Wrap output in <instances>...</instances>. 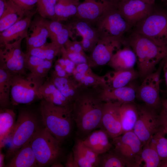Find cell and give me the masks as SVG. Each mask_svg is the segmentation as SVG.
Listing matches in <instances>:
<instances>
[{
	"label": "cell",
	"instance_id": "obj_1",
	"mask_svg": "<svg viewBox=\"0 0 167 167\" xmlns=\"http://www.w3.org/2000/svg\"><path fill=\"white\" fill-rule=\"evenodd\" d=\"M101 89L99 86L80 88L72 104V118L78 134L83 139L99 128L105 103L101 96Z\"/></svg>",
	"mask_w": 167,
	"mask_h": 167
},
{
	"label": "cell",
	"instance_id": "obj_2",
	"mask_svg": "<svg viewBox=\"0 0 167 167\" xmlns=\"http://www.w3.org/2000/svg\"><path fill=\"white\" fill-rule=\"evenodd\" d=\"M125 40L135 54L139 77L143 79L154 72L157 64L167 56V45H158L134 31Z\"/></svg>",
	"mask_w": 167,
	"mask_h": 167
},
{
	"label": "cell",
	"instance_id": "obj_3",
	"mask_svg": "<svg viewBox=\"0 0 167 167\" xmlns=\"http://www.w3.org/2000/svg\"><path fill=\"white\" fill-rule=\"evenodd\" d=\"M71 105L58 106L42 99L40 115L44 126L61 143L71 131L72 121Z\"/></svg>",
	"mask_w": 167,
	"mask_h": 167
},
{
	"label": "cell",
	"instance_id": "obj_4",
	"mask_svg": "<svg viewBox=\"0 0 167 167\" xmlns=\"http://www.w3.org/2000/svg\"><path fill=\"white\" fill-rule=\"evenodd\" d=\"M44 126L41 116L28 109L20 110L10 137L11 143L5 158L10 160L22 147L30 142L36 133Z\"/></svg>",
	"mask_w": 167,
	"mask_h": 167
},
{
	"label": "cell",
	"instance_id": "obj_5",
	"mask_svg": "<svg viewBox=\"0 0 167 167\" xmlns=\"http://www.w3.org/2000/svg\"><path fill=\"white\" fill-rule=\"evenodd\" d=\"M30 143L38 167L51 165L57 161L61 153V143L45 126L36 133Z\"/></svg>",
	"mask_w": 167,
	"mask_h": 167
},
{
	"label": "cell",
	"instance_id": "obj_6",
	"mask_svg": "<svg viewBox=\"0 0 167 167\" xmlns=\"http://www.w3.org/2000/svg\"><path fill=\"white\" fill-rule=\"evenodd\" d=\"M44 81V78L31 73L27 75H13L10 93L11 105L29 104L36 100H42L39 90Z\"/></svg>",
	"mask_w": 167,
	"mask_h": 167
},
{
	"label": "cell",
	"instance_id": "obj_7",
	"mask_svg": "<svg viewBox=\"0 0 167 167\" xmlns=\"http://www.w3.org/2000/svg\"><path fill=\"white\" fill-rule=\"evenodd\" d=\"M134 32L161 46L167 45V11L156 8L135 26Z\"/></svg>",
	"mask_w": 167,
	"mask_h": 167
},
{
	"label": "cell",
	"instance_id": "obj_8",
	"mask_svg": "<svg viewBox=\"0 0 167 167\" xmlns=\"http://www.w3.org/2000/svg\"><path fill=\"white\" fill-rule=\"evenodd\" d=\"M112 139L113 152L123 160L126 167L140 166L143 144L133 131L123 133Z\"/></svg>",
	"mask_w": 167,
	"mask_h": 167
},
{
	"label": "cell",
	"instance_id": "obj_9",
	"mask_svg": "<svg viewBox=\"0 0 167 167\" xmlns=\"http://www.w3.org/2000/svg\"><path fill=\"white\" fill-rule=\"evenodd\" d=\"M117 2L106 11L95 22L100 38L108 37L123 38L131 27L120 13Z\"/></svg>",
	"mask_w": 167,
	"mask_h": 167
},
{
	"label": "cell",
	"instance_id": "obj_10",
	"mask_svg": "<svg viewBox=\"0 0 167 167\" xmlns=\"http://www.w3.org/2000/svg\"><path fill=\"white\" fill-rule=\"evenodd\" d=\"M23 39L6 44L0 49V66L7 70L13 75H26V54L21 47Z\"/></svg>",
	"mask_w": 167,
	"mask_h": 167
},
{
	"label": "cell",
	"instance_id": "obj_11",
	"mask_svg": "<svg viewBox=\"0 0 167 167\" xmlns=\"http://www.w3.org/2000/svg\"><path fill=\"white\" fill-rule=\"evenodd\" d=\"M138 107V117L133 131L144 144L161 126L156 110L146 105Z\"/></svg>",
	"mask_w": 167,
	"mask_h": 167
},
{
	"label": "cell",
	"instance_id": "obj_12",
	"mask_svg": "<svg viewBox=\"0 0 167 167\" xmlns=\"http://www.w3.org/2000/svg\"><path fill=\"white\" fill-rule=\"evenodd\" d=\"M163 65L162 60L157 69L147 76L137 88L136 98L143 101L146 105L156 110L161 105L160 85Z\"/></svg>",
	"mask_w": 167,
	"mask_h": 167
},
{
	"label": "cell",
	"instance_id": "obj_13",
	"mask_svg": "<svg viewBox=\"0 0 167 167\" xmlns=\"http://www.w3.org/2000/svg\"><path fill=\"white\" fill-rule=\"evenodd\" d=\"M125 39L115 37L100 38L88 57L90 66L108 64L114 54L126 44Z\"/></svg>",
	"mask_w": 167,
	"mask_h": 167
},
{
	"label": "cell",
	"instance_id": "obj_14",
	"mask_svg": "<svg viewBox=\"0 0 167 167\" xmlns=\"http://www.w3.org/2000/svg\"><path fill=\"white\" fill-rule=\"evenodd\" d=\"M117 7L120 13L132 27L151 13L154 5L140 0H123L117 2Z\"/></svg>",
	"mask_w": 167,
	"mask_h": 167
},
{
	"label": "cell",
	"instance_id": "obj_15",
	"mask_svg": "<svg viewBox=\"0 0 167 167\" xmlns=\"http://www.w3.org/2000/svg\"><path fill=\"white\" fill-rule=\"evenodd\" d=\"M118 101L105 102L99 128L104 130L112 139L122 134L120 107Z\"/></svg>",
	"mask_w": 167,
	"mask_h": 167
},
{
	"label": "cell",
	"instance_id": "obj_16",
	"mask_svg": "<svg viewBox=\"0 0 167 167\" xmlns=\"http://www.w3.org/2000/svg\"><path fill=\"white\" fill-rule=\"evenodd\" d=\"M116 2L109 0H84L79 4L74 18L93 25L99 17Z\"/></svg>",
	"mask_w": 167,
	"mask_h": 167
},
{
	"label": "cell",
	"instance_id": "obj_17",
	"mask_svg": "<svg viewBox=\"0 0 167 167\" xmlns=\"http://www.w3.org/2000/svg\"><path fill=\"white\" fill-rule=\"evenodd\" d=\"M74 19L68 25L71 29L76 30L82 37L80 42L84 51L91 52L100 39L98 32L96 28L90 23Z\"/></svg>",
	"mask_w": 167,
	"mask_h": 167
},
{
	"label": "cell",
	"instance_id": "obj_18",
	"mask_svg": "<svg viewBox=\"0 0 167 167\" xmlns=\"http://www.w3.org/2000/svg\"><path fill=\"white\" fill-rule=\"evenodd\" d=\"M34 13L30 12L25 17L1 32L0 47L20 39L26 38L28 36L32 17Z\"/></svg>",
	"mask_w": 167,
	"mask_h": 167
},
{
	"label": "cell",
	"instance_id": "obj_19",
	"mask_svg": "<svg viewBox=\"0 0 167 167\" xmlns=\"http://www.w3.org/2000/svg\"><path fill=\"white\" fill-rule=\"evenodd\" d=\"M80 88L105 86L104 75L100 76L94 73L88 63L76 65L71 76Z\"/></svg>",
	"mask_w": 167,
	"mask_h": 167
},
{
	"label": "cell",
	"instance_id": "obj_20",
	"mask_svg": "<svg viewBox=\"0 0 167 167\" xmlns=\"http://www.w3.org/2000/svg\"><path fill=\"white\" fill-rule=\"evenodd\" d=\"M130 83L122 87L109 89L101 88V95L104 102L118 101L122 103L134 102L137 88Z\"/></svg>",
	"mask_w": 167,
	"mask_h": 167
},
{
	"label": "cell",
	"instance_id": "obj_21",
	"mask_svg": "<svg viewBox=\"0 0 167 167\" xmlns=\"http://www.w3.org/2000/svg\"><path fill=\"white\" fill-rule=\"evenodd\" d=\"M29 28L30 29L26 38L27 51L43 45L49 37V32L44 18L41 17L31 22Z\"/></svg>",
	"mask_w": 167,
	"mask_h": 167
},
{
	"label": "cell",
	"instance_id": "obj_22",
	"mask_svg": "<svg viewBox=\"0 0 167 167\" xmlns=\"http://www.w3.org/2000/svg\"><path fill=\"white\" fill-rule=\"evenodd\" d=\"M137 63L134 52L127 44L113 55L108 64L115 71H126L134 69Z\"/></svg>",
	"mask_w": 167,
	"mask_h": 167
},
{
	"label": "cell",
	"instance_id": "obj_23",
	"mask_svg": "<svg viewBox=\"0 0 167 167\" xmlns=\"http://www.w3.org/2000/svg\"><path fill=\"white\" fill-rule=\"evenodd\" d=\"M107 133L100 128L94 130L82 139L83 143L99 155L109 151L113 146Z\"/></svg>",
	"mask_w": 167,
	"mask_h": 167
},
{
	"label": "cell",
	"instance_id": "obj_24",
	"mask_svg": "<svg viewBox=\"0 0 167 167\" xmlns=\"http://www.w3.org/2000/svg\"><path fill=\"white\" fill-rule=\"evenodd\" d=\"M105 86L103 88L113 89L125 86L139 77L134 69L109 72L104 75Z\"/></svg>",
	"mask_w": 167,
	"mask_h": 167
},
{
	"label": "cell",
	"instance_id": "obj_25",
	"mask_svg": "<svg viewBox=\"0 0 167 167\" xmlns=\"http://www.w3.org/2000/svg\"><path fill=\"white\" fill-rule=\"evenodd\" d=\"M6 167H38L30 142L21 148L8 161Z\"/></svg>",
	"mask_w": 167,
	"mask_h": 167
},
{
	"label": "cell",
	"instance_id": "obj_26",
	"mask_svg": "<svg viewBox=\"0 0 167 167\" xmlns=\"http://www.w3.org/2000/svg\"><path fill=\"white\" fill-rule=\"evenodd\" d=\"M71 76L59 77L50 76L49 78L62 94L72 104L80 90L78 84Z\"/></svg>",
	"mask_w": 167,
	"mask_h": 167
},
{
	"label": "cell",
	"instance_id": "obj_27",
	"mask_svg": "<svg viewBox=\"0 0 167 167\" xmlns=\"http://www.w3.org/2000/svg\"><path fill=\"white\" fill-rule=\"evenodd\" d=\"M39 92L42 99L48 102L61 106H68L72 105L49 78L42 84Z\"/></svg>",
	"mask_w": 167,
	"mask_h": 167
},
{
	"label": "cell",
	"instance_id": "obj_28",
	"mask_svg": "<svg viewBox=\"0 0 167 167\" xmlns=\"http://www.w3.org/2000/svg\"><path fill=\"white\" fill-rule=\"evenodd\" d=\"M16 121V114L9 108L0 110V148L5 145L6 139L12 133Z\"/></svg>",
	"mask_w": 167,
	"mask_h": 167
},
{
	"label": "cell",
	"instance_id": "obj_29",
	"mask_svg": "<svg viewBox=\"0 0 167 167\" xmlns=\"http://www.w3.org/2000/svg\"><path fill=\"white\" fill-rule=\"evenodd\" d=\"M120 111L122 134L133 131L138 117V106L134 102L123 103Z\"/></svg>",
	"mask_w": 167,
	"mask_h": 167
},
{
	"label": "cell",
	"instance_id": "obj_30",
	"mask_svg": "<svg viewBox=\"0 0 167 167\" xmlns=\"http://www.w3.org/2000/svg\"><path fill=\"white\" fill-rule=\"evenodd\" d=\"M26 15L11 0H7L6 9L0 17V32L21 20Z\"/></svg>",
	"mask_w": 167,
	"mask_h": 167
},
{
	"label": "cell",
	"instance_id": "obj_31",
	"mask_svg": "<svg viewBox=\"0 0 167 167\" xmlns=\"http://www.w3.org/2000/svg\"><path fill=\"white\" fill-rule=\"evenodd\" d=\"M13 75L7 70L0 66V108H9L11 105L10 93Z\"/></svg>",
	"mask_w": 167,
	"mask_h": 167
},
{
	"label": "cell",
	"instance_id": "obj_32",
	"mask_svg": "<svg viewBox=\"0 0 167 167\" xmlns=\"http://www.w3.org/2000/svg\"><path fill=\"white\" fill-rule=\"evenodd\" d=\"M80 0H59L55 7L57 20L61 22L74 18Z\"/></svg>",
	"mask_w": 167,
	"mask_h": 167
},
{
	"label": "cell",
	"instance_id": "obj_33",
	"mask_svg": "<svg viewBox=\"0 0 167 167\" xmlns=\"http://www.w3.org/2000/svg\"><path fill=\"white\" fill-rule=\"evenodd\" d=\"M141 158L144 167H160L161 161L151 139L143 144Z\"/></svg>",
	"mask_w": 167,
	"mask_h": 167
},
{
	"label": "cell",
	"instance_id": "obj_34",
	"mask_svg": "<svg viewBox=\"0 0 167 167\" xmlns=\"http://www.w3.org/2000/svg\"><path fill=\"white\" fill-rule=\"evenodd\" d=\"M58 0H38L37 11L41 17L51 20H57L55 7Z\"/></svg>",
	"mask_w": 167,
	"mask_h": 167
},
{
	"label": "cell",
	"instance_id": "obj_35",
	"mask_svg": "<svg viewBox=\"0 0 167 167\" xmlns=\"http://www.w3.org/2000/svg\"><path fill=\"white\" fill-rule=\"evenodd\" d=\"M165 135L161 127L160 130L151 138L161 161L167 159V138L165 137Z\"/></svg>",
	"mask_w": 167,
	"mask_h": 167
},
{
	"label": "cell",
	"instance_id": "obj_36",
	"mask_svg": "<svg viewBox=\"0 0 167 167\" xmlns=\"http://www.w3.org/2000/svg\"><path fill=\"white\" fill-rule=\"evenodd\" d=\"M102 154L99 167H124L126 165L123 160L113 151Z\"/></svg>",
	"mask_w": 167,
	"mask_h": 167
},
{
	"label": "cell",
	"instance_id": "obj_37",
	"mask_svg": "<svg viewBox=\"0 0 167 167\" xmlns=\"http://www.w3.org/2000/svg\"><path fill=\"white\" fill-rule=\"evenodd\" d=\"M78 146L83 155L93 166V167H99L100 157L97 154L83 142L82 139H78L75 143Z\"/></svg>",
	"mask_w": 167,
	"mask_h": 167
},
{
	"label": "cell",
	"instance_id": "obj_38",
	"mask_svg": "<svg viewBox=\"0 0 167 167\" xmlns=\"http://www.w3.org/2000/svg\"><path fill=\"white\" fill-rule=\"evenodd\" d=\"M62 47L52 42L49 43L46 42L40 47L45 60L52 61L56 56L61 54Z\"/></svg>",
	"mask_w": 167,
	"mask_h": 167
},
{
	"label": "cell",
	"instance_id": "obj_39",
	"mask_svg": "<svg viewBox=\"0 0 167 167\" xmlns=\"http://www.w3.org/2000/svg\"><path fill=\"white\" fill-rule=\"evenodd\" d=\"M44 19V22L49 33L51 42L54 43L56 36L65 25L57 20H48Z\"/></svg>",
	"mask_w": 167,
	"mask_h": 167
},
{
	"label": "cell",
	"instance_id": "obj_40",
	"mask_svg": "<svg viewBox=\"0 0 167 167\" xmlns=\"http://www.w3.org/2000/svg\"><path fill=\"white\" fill-rule=\"evenodd\" d=\"M52 65V60H45L31 73L37 77L44 78L47 77Z\"/></svg>",
	"mask_w": 167,
	"mask_h": 167
},
{
	"label": "cell",
	"instance_id": "obj_41",
	"mask_svg": "<svg viewBox=\"0 0 167 167\" xmlns=\"http://www.w3.org/2000/svg\"><path fill=\"white\" fill-rule=\"evenodd\" d=\"M72 152L76 167H93V165L84 157L75 143L73 148Z\"/></svg>",
	"mask_w": 167,
	"mask_h": 167
},
{
	"label": "cell",
	"instance_id": "obj_42",
	"mask_svg": "<svg viewBox=\"0 0 167 167\" xmlns=\"http://www.w3.org/2000/svg\"><path fill=\"white\" fill-rule=\"evenodd\" d=\"M72 33L69 25H65L57 35L54 43L61 47L64 45Z\"/></svg>",
	"mask_w": 167,
	"mask_h": 167
},
{
	"label": "cell",
	"instance_id": "obj_43",
	"mask_svg": "<svg viewBox=\"0 0 167 167\" xmlns=\"http://www.w3.org/2000/svg\"><path fill=\"white\" fill-rule=\"evenodd\" d=\"M26 14L37 5L38 0H11Z\"/></svg>",
	"mask_w": 167,
	"mask_h": 167
},
{
	"label": "cell",
	"instance_id": "obj_44",
	"mask_svg": "<svg viewBox=\"0 0 167 167\" xmlns=\"http://www.w3.org/2000/svg\"><path fill=\"white\" fill-rule=\"evenodd\" d=\"M61 54L62 57L64 60L65 64V70L69 76H71L76 65L68 56L66 49L64 46L62 47Z\"/></svg>",
	"mask_w": 167,
	"mask_h": 167
},
{
	"label": "cell",
	"instance_id": "obj_45",
	"mask_svg": "<svg viewBox=\"0 0 167 167\" xmlns=\"http://www.w3.org/2000/svg\"><path fill=\"white\" fill-rule=\"evenodd\" d=\"M26 54V69L29 70L31 72L45 60L35 56Z\"/></svg>",
	"mask_w": 167,
	"mask_h": 167
},
{
	"label": "cell",
	"instance_id": "obj_46",
	"mask_svg": "<svg viewBox=\"0 0 167 167\" xmlns=\"http://www.w3.org/2000/svg\"><path fill=\"white\" fill-rule=\"evenodd\" d=\"M66 50L69 58L76 65L82 63H88V57L87 56L86 54L75 52L69 51Z\"/></svg>",
	"mask_w": 167,
	"mask_h": 167
},
{
	"label": "cell",
	"instance_id": "obj_47",
	"mask_svg": "<svg viewBox=\"0 0 167 167\" xmlns=\"http://www.w3.org/2000/svg\"><path fill=\"white\" fill-rule=\"evenodd\" d=\"M63 46L67 51L85 54L80 42L72 41L69 39Z\"/></svg>",
	"mask_w": 167,
	"mask_h": 167
},
{
	"label": "cell",
	"instance_id": "obj_48",
	"mask_svg": "<svg viewBox=\"0 0 167 167\" xmlns=\"http://www.w3.org/2000/svg\"><path fill=\"white\" fill-rule=\"evenodd\" d=\"M50 76L68 78L70 77L65 70L57 62L54 65V70L52 72Z\"/></svg>",
	"mask_w": 167,
	"mask_h": 167
},
{
	"label": "cell",
	"instance_id": "obj_49",
	"mask_svg": "<svg viewBox=\"0 0 167 167\" xmlns=\"http://www.w3.org/2000/svg\"><path fill=\"white\" fill-rule=\"evenodd\" d=\"M159 115L161 126L167 135V116L162 109Z\"/></svg>",
	"mask_w": 167,
	"mask_h": 167
},
{
	"label": "cell",
	"instance_id": "obj_50",
	"mask_svg": "<svg viewBox=\"0 0 167 167\" xmlns=\"http://www.w3.org/2000/svg\"><path fill=\"white\" fill-rule=\"evenodd\" d=\"M66 167H76L73 152H71L68 155L65 164Z\"/></svg>",
	"mask_w": 167,
	"mask_h": 167
},
{
	"label": "cell",
	"instance_id": "obj_51",
	"mask_svg": "<svg viewBox=\"0 0 167 167\" xmlns=\"http://www.w3.org/2000/svg\"><path fill=\"white\" fill-rule=\"evenodd\" d=\"M7 0H0V17L3 13L7 4Z\"/></svg>",
	"mask_w": 167,
	"mask_h": 167
},
{
	"label": "cell",
	"instance_id": "obj_52",
	"mask_svg": "<svg viewBox=\"0 0 167 167\" xmlns=\"http://www.w3.org/2000/svg\"><path fill=\"white\" fill-rule=\"evenodd\" d=\"M163 69L164 73V77L167 87V56L163 59Z\"/></svg>",
	"mask_w": 167,
	"mask_h": 167
},
{
	"label": "cell",
	"instance_id": "obj_53",
	"mask_svg": "<svg viewBox=\"0 0 167 167\" xmlns=\"http://www.w3.org/2000/svg\"><path fill=\"white\" fill-rule=\"evenodd\" d=\"M6 155L3 153L0 150V167H5L6 165L4 163V159L5 158Z\"/></svg>",
	"mask_w": 167,
	"mask_h": 167
},
{
	"label": "cell",
	"instance_id": "obj_54",
	"mask_svg": "<svg viewBox=\"0 0 167 167\" xmlns=\"http://www.w3.org/2000/svg\"><path fill=\"white\" fill-rule=\"evenodd\" d=\"M162 109L167 116V98L164 100L161 103Z\"/></svg>",
	"mask_w": 167,
	"mask_h": 167
},
{
	"label": "cell",
	"instance_id": "obj_55",
	"mask_svg": "<svg viewBox=\"0 0 167 167\" xmlns=\"http://www.w3.org/2000/svg\"><path fill=\"white\" fill-rule=\"evenodd\" d=\"M51 166V167H63L64 165L60 162L56 161L52 164Z\"/></svg>",
	"mask_w": 167,
	"mask_h": 167
},
{
	"label": "cell",
	"instance_id": "obj_56",
	"mask_svg": "<svg viewBox=\"0 0 167 167\" xmlns=\"http://www.w3.org/2000/svg\"><path fill=\"white\" fill-rule=\"evenodd\" d=\"M160 167H167V159L161 161Z\"/></svg>",
	"mask_w": 167,
	"mask_h": 167
},
{
	"label": "cell",
	"instance_id": "obj_57",
	"mask_svg": "<svg viewBox=\"0 0 167 167\" xmlns=\"http://www.w3.org/2000/svg\"><path fill=\"white\" fill-rule=\"evenodd\" d=\"M145 3L150 4L154 5L155 0H140Z\"/></svg>",
	"mask_w": 167,
	"mask_h": 167
},
{
	"label": "cell",
	"instance_id": "obj_58",
	"mask_svg": "<svg viewBox=\"0 0 167 167\" xmlns=\"http://www.w3.org/2000/svg\"><path fill=\"white\" fill-rule=\"evenodd\" d=\"M110 0L112 1H113V2H119L123 0Z\"/></svg>",
	"mask_w": 167,
	"mask_h": 167
},
{
	"label": "cell",
	"instance_id": "obj_59",
	"mask_svg": "<svg viewBox=\"0 0 167 167\" xmlns=\"http://www.w3.org/2000/svg\"><path fill=\"white\" fill-rule=\"evenodd\" d=\"M161 1L163 2H167V0H161Z\"/></svg>",
	"mask_w": 167,
	"mask_h": 167
},
{
	"label": "cell",
	"instance_id": "obj_60",
	"mask_svg": "<svg viewBox=\"0 0 167 167\" xmlns=\"http://www.w3.org/2000/svg\"><path fill=\"white\" fill-rule=\"evenodd\" d=\"M167 3V2H166Z\"/></svg>",
	"mask_w": 167,
	"mask_h": 167
}]
</instances>
